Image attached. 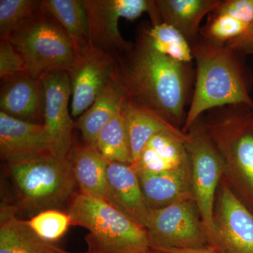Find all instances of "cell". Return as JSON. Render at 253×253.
<instances>
[{
	"instance_id": "cell-10",
	"label": "cell",
	"mask_w": 253,
	"mask_h": 253,
	"mask_svg": "<svg viewBox=\"0 0 253 253\" xmlns=\"http://www.w3.org/2000/svg\"><path fill=\"white\" fill-rule=\"evenodd\" d=\"M213 229L209 249L217 253H253V212L224 177L214 202Z\"/></svg>"
},
{
	"instance_id": "cell-26",
	"label": "cell",
	"mask_w": 253,
	"mask_h": 253,
	"mask_svg": "<svg viewBox=\"0 0 253 253\" xmlns=\"http://www.w3.org/2000/svg\"><path fill=\"white\" fill-rule=\"evenodd\" d=\"M38 0H0V39L9 41L41 7Z\"/></svg>"
},
{
	"instance_id": "cell-14",
	"label": "cell",
	"mask_w": 253,
	"mask_h": 253,
	"mask_svg": "<svg viewBox=\"0 0 253 253\" xmlns=\"http://www.w3.org/2000/svg\"><path fill=\"white\" fill-rule=\"evenodd\" d=\"M0 109L21 121L44 124V94L41 79L24 73L1 81Z\"/></svg>"
},
{
	"instance_id": "cell-21",
	"label": "cell",
	"mask_w": 253,
	"mask_h": 253,
	"mask_svg": "<svg viewBox=\"0 0 253 253\" xmlns=\"http://www.w3.org/2000/svg\"><path fill=\"white\" fill-rule=\"evenodd\" d=\"M122 109L130 142L132 163L136 162L148 141L163 131L184 133L172 123L156 113L124 100Z\"/></svg>"
},
{
	"instance_id": "cell-5",
	"label": "cell",
	"mask_w": 253,
	"mask_h": 253,
	"mask_svg": "<svg viewBox=\"0 0 253 253\" xmlns=\"http://www.w3.org/2000/svg\"><path fill=\"white\" fill-rule=\"evenodd\" d=\"M71 226L87 230V253H145L150 249L146 229L105 201L76 192L68 203Z\"/></svg>"
},
{
	"instance_id": "cell-30",
	"label": "cell",
	"mask_w": 253,
	"mask_h": 253,
	"mask_svg": "<svg viewBox=\"0 0 253 253\" xmlns=\"http://www.w3.org/2000/svg\"><path fill=\"white\" fill-rule=\"evenodd\" d=\"M227 46H230L236 51L252 48L253 46V25L244 37L233 43L231 45Z\"/></svg>"
},
{
	"instance_id": "cell-32",
	"label": "cell",
	"mask_w": 253,
	"mask_h": 253,
	"mask_svg": "<svg viewBox=\"0 0 253 253\" xmlns=\"http://www.w3.org/2000/svg\"><path fill=\"white\" fill-rule=\"evenodd\" d=\"M145 253H162L157 252V251H153V250L149 249V250H148V251H146V252Z\"/></svg>"
},
{
	"instance_id": "cell-13",
	"label": "cell",
	"mask_w": 253,
	"mask_h": 253,
	"mask_svg": "<svg viewBox=\"0 0 253 253\" xmlns=\"http://www.w3.org/2000/svg\"><path fill=\"white\" fill-rule=\"evenodd\" d=\"M44 154H53L51 138L44 124L21 121L0 111L1 160L7 162Z\"/></svg>"
},
{
	"instance_id": "cell-27",
	"label": "cell",
	"mask_w": 253,
	"mask_h": 253,
	"mask_svg": "<svg viewBox=\"0 0 253 253\" xmlns=\"http://www.w3.org/2000/svg\"><path fill=\"white\" fill-rule=\"evenodd\" d=\"M28 223L38 236L54 243L61 239L71 226L69 214L60 210H48L38 213Z\"/></svg>"
},
{
	"instance_id": "cell-23",
	"label": "cell",
	"mask_w": 253,
	"mask_h": 253,
	"mask_svg": "<svg viewBox=\"0 0 253 253\" xmlns=\"http://www.w3.org/2000/svg\"><path fill=\"white\" fill-rule=\"evenodd\" d=\"M42 4L60 23L81 51L89 44V26L84 0H43Z\"/></svg>"
},
{
	"instance_id": "cell-19",
	"label": "cell",
	"mask_w": 253,
	"mask_h": 253,
	"mask_svg": "<svg viewBox=\"0 0 253 253\" xmlns=\"http://www.w3.org/2000/svg\"><path fill=\"white\" fill-rule=\"evenodd\" d=\"M70 160L79 191L90 197L107 201L109 162L95 147L73 144Z\"/></svg>"
},
{
	"instance_id": "cell-8",
	"label": "cell",
	"mask_w": 253,
	"mask_h": 253,
	"mask_svg": "<svg viewBox=\"0 0 253 253\" xmlns=\"http://www.w3.org/2000/svg\"><path fill=\"white\" fill-rule=\"evenodd\" d=\"M150 249H209L206 228L194 199L153 209L146 226Z\"/></svg>"
},
{
	"instance_id": "cell-7",
	"label": "cell",
	"mask_w": 253,
	"mask_h": 253,
	"mask_svg": "<svg viewBox=\"0 0 253 253\" xmlns=\"http://www.w3.org/2000/svg\"><path fill=\"white\" fill-rule=\"evenodd\" d=\"M185 134L193 196L201 213L210 246L214 233V202L224 174L222 161L205 129L202 118L194 123Z\"/></svg>"
},
{
	"instance_id": "cell-18",
	"label": "cell",
	"mask_w": 253,
	"mask_h": 253,
	"mask_svg": "<svg viewBox=\"0 0 253 253\" xmlns=\"http://www.w3.org/2000/svg\"><path fill=\"white\" fill-rule=\"evenodd\" d=\"M136 173L146 202L152 209L194 199L190 169Z\"/></svg>"
},
{
	"instance_id": "cell-31",
	"label": "cell",
	"mask_w": 253,
	"mask_h": 253,
	"mask_svg": "<svg viewBox=\"0 0 253 253\" xmlns=\"http://www.w3.org/2000/svg\"><path fill=\"white\" fill-rule=\"evenodd\" d=\"M162 253H217L211 249H169L163 251Z\"/></svg>"
},
{
	"instance_id": "cell-1",
	"label": "cell",
	"mask_w": 253,
	"mask_h": 253,
	"mask_svg": "<svg viewBox=\"0 0 253 253\" xmlns=\"http://www.w3.org/2000/svg\"><path fill=\"white\" fill-rule=\"evenodd\" d=\"M186 65L156 49L146 28L142 27L130 49L116 58L112 79L126 101L152 111L180 129L186 118Z\"/></svg>"
},
{
	"instance_id": "cell-9",
	"label": "cell",
	"mask_w": 253,
	"mask_h": 253,
	"mask_svg": "<svg viewBox=\"0 0 253 253\" xmlns=\"http://www.w3.org/2000/svg\"><path fill=\"white\" fill-rule=\"evenodd\" d=\"M89 26V44L114 58L129 50L133 43L123 39L118 21H133L147 13L152 26L161 24L156 0H84Z\"/></svg>"
},
{
	"instance_id": "cell-24",
	"label": "cell",
	"mask_w": 253,
	"mask_h": 253,
	"mask_svg": "<svg viewBox=\"0 0 253 253\" xmlns=\"http://www.w3.org/2000/svg\"><path fill=\"white\" fill-rule=\"evenodd\" d=\"M95 148L109 163L131 166L130 142L122 106L100 131Z\"/></svg>"
},
{
	"instance_id": "cell-17",
	"label": "cell",
	"mask_w": 253,
	"mask_h": 253,
	"mask_svg": "<svg viewBox=\"0 0 253 253\" xmlns=\"http://www.w3.org/2000/svg\"><path fill=\"white\" fill-rule=\"evenodd\" d=\"M18 212L16 206L1 205L0 253H76L38 236Z\"/></svg>"
},
{
	"instance_id": "cell-16",
	"label": "cell",
	"mask_w": 253,
	"mask_h": 253,
	"mask_svg": "<svg viewBox=\"0 0 253 253\" xmlns=\"http://www.w3.org/2000/svg\"><path fill=\"white\" fill-rule=\"evenodd\" d=\"M186 134L163 131L148 141L131 167L136 172H162L190 169Z\"/></svg>"
},
{
	"instance_id": "cell-6",
	"label": "cell",
	"mask_w": 253,
	"mask_h": 253,
	"mask_svg": "<svg viewBox=\"0 0 253 253\" xmlns=\"http://www.w3.org/2000/svg\"><path fill=\"white\" fill-rule=\"evenodd\" d=\"M9 41L22 56L26 73L36 79L54 71L69 72L80 54L71 37L42 4Z\"/></svg>"
},
{
	"instance_id": "cell-22",
	"label": "cell",
	"mask_w": 253,
	"mask_h": 253,
	"mask_svg": "<svg viewBox=\"0 0 253 253\" xmlns=\"http://www.w3.org/2000/svg\"><path fill=\"white\" fill-rule=\"evenodd\" d=\"M125 96L118 84L109 82L92 106L74 122L84 144L95 147L100 131L122 106Z\"/></svg>"
},
{
	"instance_id": "cell-25",
	"label": "cell",
	"mask_w": 253,
	"mask_h": 253,
	"mask_svg": "<svg viewBox=\"0 0 253 253\" xmlns=\"http://www.w3.org/2000/svg\"><path fill=\"white\" fill-rule=\"evenodd\" d=\"M146 31L160 52L186 65L194 58L189 42L172 26L162 23L146 28Z\"/></svg>"
},
{
	"instance_id": "cell-2",
	"label": "cell",
	"mask_w": 253,
	"mask_h": 253,
	"mask_svg": "<svg viewBox=\"0 0 253 253\" xmlns=\"http://www.w3.org/2000/svg\"><path fill=\"white\" fill-rule=\"evenodd\" d=\"M191 46L197 63V74L191 106L181 128L184 134L209 110L238 105L253 108L236 50L202 38Z\"/></svg>"
},
{
	"instance_id": "cell-15",
	"label": "cell",
	"mask_w": 253,
	"mask_h": 253,
	"mask_svg": "<svg viewBox=\"0 0 253 253\" xmlns=\"http://www.w3.org/2000/svg\"><path fill=\"white\" fill-rule=\"evenodd\" d=\"M107 181L106 201L146 229L153 209L146 202L135 169L130 165L109 163Z\"/></svg>"
},
{
	"instance_id": "cell-29",
	"label": "cell",
	"mask_w": 253,
	"mask_h": 253,
	"mask_svg": "<svg viewBox=\"0 0 253 253\" xmlns=\"http://www.w3.org/2000/svg\"><path fill=\"white\" fill-rule=\"evenodd\" d=\"M218 9L249 26L253 25V0L221 1Z\"/></svg>"
},
{
	"instance_id": "cell-20",
	"label": "cell",
	"mask_w": 253,
	"mask_h": 253,
	"mask_svg": "<svg viewBox=\"0 0 253 253\" xmlns=\"http://www.w3.org/2000/svg\"><path fill=\"white\" fill-rule=\"evenodd\" d=\"M221 2L219 0H156L161 23L176 28L191 44L199 39L203 18Z\"/></svg>"
},
{
	"instance_id": "cell-3",
	"label": "cell",
	"mask_w": 253,
	"mask_h": 253,
	"mask_svg": "<svg viewBox=\"0 0 253 253\" xmlns=\"http://www.w3.org/2000/svg\"><path fill=\"white\" fill-rule=\"evenodd\" d=\"M247 107L218 108L202 121L220 156L223 177L253 212V113Z\"/></svg>"
},
{
	"instance_id": "cell-28",
	"label": "cell",
	"mask_w": 253,
	"mask_h": 253,
	"mask_svg": "<svg viewBox=\"0 0 253 253\" xmlns=\"http://www.w3.org/2000/svg\"><path fill=\"white\" fill-rule=\"evenodd\" d=\"M26 73L22 56L9 41L0 42V78L1 81Z\"/></svg>"
},
{
	"instance_id": "cell-4",
	"label": "cell",
	"mask_w": 253,
	"mask_h": 253,
	"mask_svg": "<svg viewBox=\"0 0 253 253\" xmlns=\"http://www.w3.org/2000/svg\"><path fill=\"white\" fill-rule=\"evenodd\" d=\"M5 163L16 191V207L33 217L48 210L61 211L76 193L77 181L69 157L38 154Z\"/></svg>"
},
{
	"instance_id": "cell-12",
	"label": "cell",
	"mask_w": 253,
	"mask_h": 253,
	"mask_svg": "<svg viewBox=\"0 0 253 253\" xmlns=\"http://www.w3.org/2000/svg\"><path fill=\"white\" fill-rule=\"evenodd\" d=\"M44 94V125L56 158L69 157L73 146L74 122L71 113V87L66 71L46 73L41 78Z\"/></svg>"
},
{
	"instance_id": "cell-11",
	"label": "cell",
	"mask_w": 253,
	"mask_h": 253,
	"mask_svg": "<svg viewBox=\"0 0 253 253\" xmlns=\"http://www.w3.org/2000/svg\"><path fill=\"white\" fill-rule=\"evenodd\" d=\"M116 58L88 44L80 51L77 62L68 72L71 87V113L78 118L92 106L112 80Z\"/></svg>"
}]
</instances>
